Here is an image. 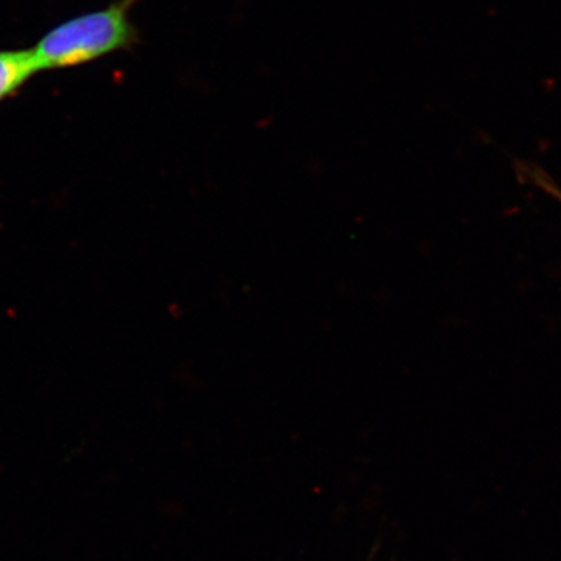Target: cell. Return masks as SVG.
Segmentation results:
<instances>
[{
  "instance_id": "6da1fadb",
  "label": "cell",
  "mask_w": 561,
  "mask_h": 561,
  "mask_svg": "<svg viewBox=\"0 0 561 561\" xmlns=\"http://www.w3.org/2000/svg\"><path fill=\"white\" fill-rule=\"evenodd\" d=\"M139 0H117L51 28L31 49L36 72L87 65L114 51L131 50L140 35L130 11Z\"/></svg>"
},
{
  "instance_id": "7a4b0ae2",
  "label": "cell",
  "mask_w": 561,
  "mask_h": 561,
  "mask_svg": "<svg viewBox=\"0 0 561 561\" xmlns=\"http://www.w3.org/2000/svg\"><path fill=\"white\" fill-rule=\"evenodd\" d=\"M35 73L31 49L0 50V102L16 94Z\"/></svg>"
},
{
  "instance_id": "3957f363",
  "label": "cell",
  "mask_w": 561,
  "mask_h": 561,
  "mask_svg": "<svg viewBox=\"0 0 561 561\" xmlns=\"http://www.w3.org/2000/svg\"><path fill=\"white\" fill-rule=\"evenodd\" d=\"M522 169L523 175H526V179H529L535 186L540 187L546 194L551 195V197L556 198L561 205V190L549 179L548 173L541 171V169L535 168V165L523 164Z\"/></svg>"
}]
</instances>
